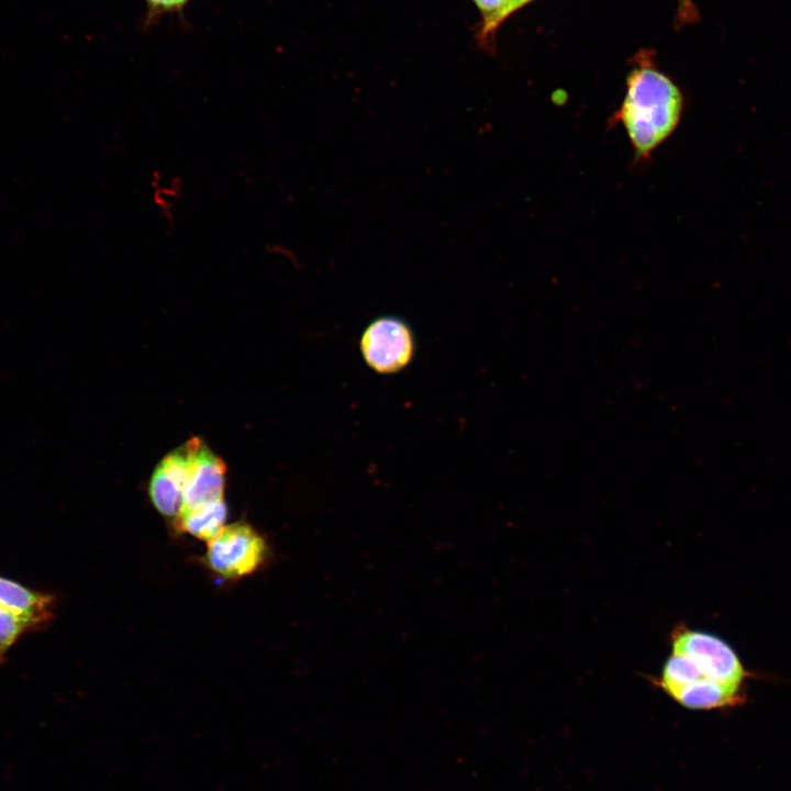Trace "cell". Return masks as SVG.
I'll return each instance as SVG.
<instances>
[{
	"label": "cell",
	"mask_w": 791,
	"mask_h": 791,
	"mask_svg": "<svg viewBox=\"0 0 791 791\" xmlns=\"http://www.w3.org/2000/svg\"><path fill=\"white\" fill-rule=\"evenodd\" d=\"M683 108V96L671 79L650 66H639L631 71L613 119L623 125L635 158L645 160L676 131Z\"/></svg>",
	"instance_id": "obj_1"
},
{
	"label": "cell",
	"mask_w": 791,
	"mask_h": 791,
	"mask_svg": "<svg viewBox=\"0 0 791 791\" xmlns=\"http://www.w3.org/2000/svg\"><path fill=\"white\" fill-rule=\"evenodd\" d=\"M267 557V545L260 534L246 523L224 526L208 542V566L223 578L235 579L257 570Z\"/></svg>",
	"instance_id": "obj_2"
},
{
	"label": "cell",
	"mask_w": 791,
	"mask_h": 791,
	"mask_svg": "<svg viewBox=\"0 0 791 791\" xmlns=\"http://www.w3.org/2000/svg\"><path fill=\"white\" fill-rule=\"evenodd\" d=\"M414 335L409 324L398 316H380L371 321L360 337V353L369 368L390 375L402 370L413 358Z\"/></svg>",
	"instance_id": "obj_3"
},
{
	"label": "cell",
	"mask_w": 791,
	"mask_h": 791,
	"mask_svg": "<svg viewBox=\"0 0 791 791\" xmlns=\"http://www.w3.org/2000/svg\"><path fill=\"white\" fill-rule=\"evenodd\" d=\"M671 646L672 653L692 658L708 679L740 686L747 676L732 647L715 635L678 626L672 631Z\"/></svg>",
	"instance_id": "obj_4"
},
{
	"label": "cell",
	"mask_w": 791,
	"mask_h": 791,
	"mask_svg": "<svg viewBox=\"0 0 791 791\" xmlns=\"http://www.w3.org/2000/svg\"><path fill=\"white\" fill-rule=\"evenodd\" d=\"M198 441V437H192L170 452L153 472L149 497L156 510L165 516L176 517L182 508L185 487Z\"/></svg>",
	"instance_id": "obj_5"
},
{
	"label": "cell",
	"mask_w": 791,
	"mask_h": 791,
	"mask_svg": "<svg viewBox=\"0 0 791 791\" xmlns=\"http://www.w3.org/2000/svg\"><path fill=\"white\" fill-rule=\"evenodd\" d=\"M225 475L223 460L199 438L189 468L181 510L223 500Z\"/></svg>",
	"instance_id": "obj_6"
},
{
	"label": "cell",
	"mask_w": 791,
	"mask_h": 791,
	"mask_svg": "<svg viewBox=\"0 0 791 791\" xmlns=\"http://www.w3.org/2000/svg\"><path fill=\"white\" fill-rule=\"evenodd\" d=\"M679 704L693 710H711L740 702V686L701 678L684 684H658Z\"/></svg>",
	"instance_id": "obj_7"
},
{
	"label": "cell",
	"mask_w": 791,
	"mask_h": 791,
	"mask_svg": "<svg viewBox=\"0 0 791 791\" xmlns=\"http://www.w3.org/2000/svg\"><path fill=\"white\" fill-rule=\"evenodd\" d=\"M0 606L24 619L36 631L52 621L55 598L0 576Z\"/></svg>",
	"instance_id": "obj_8"
},
{
	"label": "cell",
	"mask_w": 791,
	"mask_h": 791,
	"mask_svg": "<svg viewBox=\"0 0 791 791\" xmlns=\"http://www.w3.org/2000/svg\"><path fill=\"white\" fill-rule=\"evenodd\" d=\"M227 508L223 500L182 509L176 519V527L197 538L211 541L224 527Z\"/></svg>",
	"instance_id": "obj_9"
},
{
	"label": "cell",
	"mask_w": 791,
	"mask_h": 791,
	"mask_svg": "<svg viewBox=\"0 0 791 791\" xmlns=\"http://www.w3.org/2000/svg\"><path fill=\"white\" fill-rule=\"evenodd\" d=\"M151 200L168 230L176 224V210L183 197L185 182L180 175L165 178L154 169L149 176Z\"/></svg>",
	"instance_id": "obj_10"
},
{
	"label": "cell",
	"mask_w": 791,
	"mask_h": 791,
	"mask_svg": "<svg viewBox=\"0 0 791 791\" xmlns=\"http://www.w3.org/2000/svg\"><path fill=\"white\" fill-rule=\"evenodd\" d=\"M705 678L695 661L687 655L672 653L666 660L656 684H684Z\"/></svg>",
	"instance_id": "obj_11"
},
{
	"label": "cell",
	"mask_w": 791,
	"mask_h": 791,
	"mask_svg": "<svg viewBox=\"0 0 791 791\" xmlns=\"http://www.w3.org/2000/svg\"><path fill=\"white\" fill-rule=\"evenodd\" d=\"M34 630L24 619L12 611L0 606V665L5 661L8 650L18 639Z\"/></svg>",
	"instance_id": "obj_12"
},
{
	"label": "cell",
	"mask_w": 791,
	"mask_h": 791,
	"mask_svg": "<svg viewBox=\"0 0 791 791\" xmlns=\"http://www.w3.org/2000/svg\"><path fill=\"white\" fill-rule=\"evenodd\" d=\"M482 16V37L489 36L516 7L513 0H474Z\"/></svg>",
	"instance_id": "obj_13"
},
{
	"label": "cell",
	"mask_w": 791,
	"mask_h": 791,
	"mask_svg": "<svg viewBox=\"0 0 791 791\" xmlns=\"http://www.w3.org/2000/svg\"><path fill=\"white\" fill-rule=\"evenodd\" d=\"M146 11L143 27L149 29L166 14H178L182 19L183 9L190 0H144Z\"/></svg>",
	"instance_id": "obj_14"
},
{
	"label": "cell",
	"mask_w": 791,
	"mask_h": 791,
	"mask_svg": "<svg viewBox=\"0 0 791 791\" xmlns=\"http://www.w3.org/2000/svg\"><path fill=\"white\" fill-rule=\"evenodd\" d=\"M513 2L515 4L516 9H519L520 7H522L523 4L526 3V0H513Z\"/></svg>",
	"instance_id": "obj_15"
},
{
	"label": "cell",
	"mask_w": 791,
	"mask_h": 791,
	"mask_svg": "<svg viewBox=\"0 0 791 791\" xmlns=\"http://www.w3.org/2000/svg\"><path fill=\"white\" fill-rule=\"evenodd\" d=\"M528 1H531V0H526V2H528Z\"/></svg>",
	"instance_id": "obj_16"
}]
</instances>
